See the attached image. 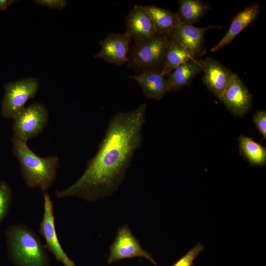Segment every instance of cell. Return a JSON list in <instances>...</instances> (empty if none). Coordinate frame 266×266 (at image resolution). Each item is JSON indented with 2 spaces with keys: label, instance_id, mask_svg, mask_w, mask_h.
I'll return each instance as SVG.
<instances>
[{
  "label": "cell",
  "instance_id": "obj_3",
  "mask_svg": "<svg viewBox=\"0 0 266 266\" xmlns=\"http://www.w3.org/2000/svg\"><path fill=\"white\" fill-rule=\"evenodd\" d=\"M5 233L9 252L17 266H47L45 247L34 232L24 225H14Z\"/></svg>",
  "mask_w": 266,
  "mask_h": 266
},
{
  "label": "cell",
  "instance_id": "obj_10",
  "mask_svg": "<svg viewBox=\"0 0 266 266\" xmlns=\"http://www.w3.org/2000/svg\"><path fill=\"white\" fill-rule=\"evenodd\" d=\"M220 28L214 25L198 28L193 25L179 23L170 31L168 35L180 44L192 57L199 58L206 54L204 45V36L206 32L211 28Z\"/></svg>",
  "mask_w": 266,
  "mask_h": 266
},
{
  "label": "cell",
  "instance_id": "obj_20",
  "mask_svg": "<svg viewBox=\"0 0 266 266\" xmlns=\"http://www.w3.org/2000/svg\"><path fill=\"white\" fill-rule=\"evenodd\" d=\"M193 58H195L183 47L170 38L161 73L165 76L179 65Z\"/></svg>",
  "mask_w": 266,
  "mask_h": 266
},
{
  "label": "cell",
  "instance_id": "obj_4",
  "mask_svg": "<svg viewBox=\"0 0 266 266\" xmlns=\"http://www.w3.org/2000/svg\"><path fill=\"white\" fill-rule=\"evenodd\" d=\"M169 40L167 34H157L148 40L134 43L130 49L128 67L139 72L146 70L161 72Z\"/></svg>",
  "mask_w": 266,
  "mask_h": 266
},
{
  "label": "cell",
  "instance_id": "obj_21",
  "mask_svg": "<svg viewBox=\"0 0 266 266\" xmlns=\"http://www.w3.org/2000/svg\"><path fill=\"white\" fill-rule=\"evenodd\" d=\"M12 200V192L9 185L0 181V224L6 216Z\"/></svg>",
  "mask_w": 266,
  "mask_h": 266
},
{
  "label": "cell",
  "instance_id": "obj_19",
  "mask_svg": "<svg viewBox=\"0 0 266 266\" xmlns=\"http://www.w3.org/2000/svg\"><path fill=\"white\" fill-rule=\"evenodd\" d=\"M177 13L180 23L193 25L198 22L210 9V7L199 0H180Z\"/></svg>",
  "mask_w": 266,
  "mask_h": 266
},
{
  "label": "cell",
  "instance_id": "obj_1",
  "mask_svg": "<svg viewBox=\"0 0 266 266\" xmlns=\"http://www.w3.org/2000/svg\"><path fill=\"white\" fill-rule=\"evenodd\" d=\"M146 110L144 103L134 110L116 113L109 120L98 150L88 161L84 172L69 187L57 191L56 197H76L92 201L116 192L141 145Z\"/></svg>",
  "mask_w": 266,
  "mask_h": 266
},
{
  "label": "cell",
  "instance_id": "obj_11",
  "mask_svg": "<svg viewBox=\"0 0 266 266\" xmlns=\"http://www.w3.org/2000/svg\"><path fill=\"white\" fill-rule=\"evenodd\" d=\"M131 41L126 32L110 33L100 41L101 49L94 57L116 66L123 65L127 63Z\"/></svg>",
  "mask_w": 266,
  "mask_h": 266
},
{
  "label": "cell",
  "instance_id": "obj_8",
  "mask_svg": "<svg viewBox=\"0 0 266 266\" xmlns=\"http://www.w3.org/2000/svg\"><path fill=\"white\" fill-rule=\"evenodd\" d=\"M44 213L40 223L39 233L45 241V246L65 266H75L63 249L58 238L54 216L53 204L50 196L43 192Z\"/></svg>",
  "mask_w": 266,
  "mask_h": 266
},
{
  "label": "cell",
  "instance_id": "obj_23",
  "mask_svg": "<svg viewBox=\"0 0 266 266\" xmlns=\"http://www.w3.org/2000/svg\"><path fill=\"white\" fill-rule=\"evenodd\" d=\"M253 120L256 129L266 138V111L264 110H258L253 115Z\"/></svg>",
  "mask_w": 266,
  "mask_h": 266
},
{
  "label": "cell",
  "instance_id": "obj_15",
  "mask_svg": "<svg viewBox=\"0 0 266 266\" xmlns=\"http://www.w3.org/2000/svg\"><path fill=\"white\" fill-rule=\"evenodd\" d=\"M201 71L200 59L199 58H193L179 65L165 75L169 92H176L188 86Z\"/></svg>",
  "mask_w": 266,
  "mask_h": 266
},
{
  "label": "cell",
  "instance_id": "obj_13",
  "mask_svg": "<svg viewBox=\"0 0 266 266\" xmlns=\"http://www.w3.org/2000/svg\"><path fill=\"white\" fill-rule=\"evenodd\" d=\"M126 23V32L134 43L148 40L157 34L151 19L141 5L134 6L127 17Z\"/></svg>",
  "mask_w": 266,
  "mask_h": 266
},
{
  "label": "cell",
  "instance_id": "obj_25",
  "mask_svg": "<svg viewBox=\"0 0 266 266\" xmlns=\"http://www.w3.org/2000/svg\"><path fill=\"white\" fill-rule=\"evenodd\" d=\"M14 0H0V10H5L13 3Z\"/></svg>",
  "mask_w": 266,
  "mask_h": 266
},
{
  "label": "cell",
  "instance_id": "obj_18",
  "mask_svg": "<svg viewBox=\"0 0 266 266\" xmlns=\"http://www.w3.org/2000/svg\"><path fill=\"white\" fill-rule=\"evenodd\" d=\"M240 154L250 165L262 166L266 164V149L252 138L241 135L238 139Z\"/></svg>",
  "mask_w": 266,
  "mask_h": 266
},
{
  "label": "cell",
  "instance_id": "obj_6",
  "mask_svg": "<svg viewBox=\"0 0 266 266\" xmlns=\"http://www.w3.org/2000/svg\"><path fill=\"white\" fill-rule=\"evenodd\" d=\"M47 109L39 102L23 108L14 117V134L28 141L42 132L48 121Z\"/></svg>",
  "mask_w": 266,
  "mask_h": 266
},
{
  "label": "cell",
  "instance_id": "obj_5",
  "mask_svg": "<svg viewBox=\"0 0 266 266\" xmlns=\"http://www.w3.org/2000/svg\"><path fill=\"white\" fill-rule=\"evenodd\" d=\"M39 87L37 78L30 77L8 83L4 85V95L1 102L2 116L14 118L24 108L28 100L34 97Z\"/></svg>",
  "mask_w": 266,
  "mask_h": 266
},
{
  "label": "cell",
  "instance_id": "obj_22",
  "mask_svg": "<svg viewBox=\"0 0 266 266\" xmlns=\"http://www.w3.org/2000/svg\"><path fill=\"white\" fill-rule=\"evenodd\" d=\"M204 246L199 242L180 258L172 266H194L193 262L204 249Z\"/></svg>",
  "mask_w": 266,
  "mask_h": 266
},
{
  "label": "cell",
  "instance_id": "obj_7",
  "mask_svg": "<svg viewBox=\"0 0 266 266\" xmlns=\"http://www.w3.org/2000/svg\"><path fill=\"white\" fill-rule=\"evenodd\" d=\"M109 249L108 264H112L124 259L143 257L157 266L151 255L141 247L139 240L134 235L127 225H124L118 229L116 237Z\"/></svg>",
  "mask_w": 266,
  "mask_h": 266
},
{
  "label": "cell",
  "instance_id": "obj_12",
  "mask_svg": "<svg viewBox=\"0 0 266 266\" xmlns=\"http://www.w3.org/2000/svg\"><path fill=\"white\" fill-rule=\"evenodd\" d=\"M204 85L220 100L233 72L217 60L210 57L200 59Z\"/></svg>",
  "mask_w": 266,
  "mask_h": 266
},
{
  "label": "cell",
  "instance_id": "obj_2",
  "mask_svg": "<svg viewBox=\"0 0 266 266\" xmlns=\"http://www.w3.org/2000/svg\"><path fill=\"white\" fill-rule=\"evenodd\" d=\"M12 152L17 158L26 184L30 188L39 187L43 192L55 181L59 161L55 156L41 157L28 147L27 141L13 134Z\"/></svg>",
  "mask_w": 266,
  "mask_h": 266
},
{
  "label": "cell",
  "instance_id": "obj_16",
  "mask_svg": "<svg viewBox=\"0 0 266 266\" xmlns=\"http://www.w3.org/2000/svg\"><path fill=\"white\" fill-rule=\"evenodd\" d=\"M260 10V5L254 4L247 6L237 13L233 19L226 34L211 51L216 52L231 43L236 35L257 18Z\"/></svg>",
  "mask_w": 266,
  "mask_h": 266
},
{
  "label": "cell",
  "instance_id": "obj_14",
  "mask_svg": "<svg viewBox=\"0 0 266 266\" xmlns=\"http://www.w3.org/2000/svg\"><path fill=\"white\" fill-rule=\"evenodd\" d=\"M129 78L137 82L148 99L160 100L169 92L167 80L161 71L146 70Z\"/></svg>",
  "mask_w": 266,
  "mask_h": 266
},
{
  "label": "cell",
  "instance_id": "obj_9",
  "mask_svg": "<svg viewBox=\"0 0 266 266\" xmlns=\"http://www.w3.org/2000/svg\"><path fill=\"white\" fill-rule=\"evenodd\" d=\"M234 116L244 117L252 106V96L237 74H232L220 100Z\"/></svg>",
  "mask_w": 266,
  "mask_h": 266
},
{
  "label": "cell",
  "instance_id": "obj_17",
  "mask_svg": "<svg viewBox=\"0 0 266 266\" xmlns=\"http://www.w3.org/2000/svg\"><path fill=\"white\" fill-rule=\"evenodd\" d=\"M151 19L156 33L167 34L180 23L177 13L155 5H141Z\"/></svg>",
  "mask_w": 266,
  "mask_h": 266
},
{
  "label": "cell",
  "instance_id": "obj_24",
  "mask_svg": "<svg viewBox=\"0 0 266 266\" xmlns=\"http://www.w3.org/2000/svg\"><path fill=\"white\" fill-rule=\"evenodd\" d=\"M39 5L51 8L62 9L66 5V1L62 0H35Z\"/></svg>",
  "mask_w": 266,
  "mask_h": 266
}]
</instances>
